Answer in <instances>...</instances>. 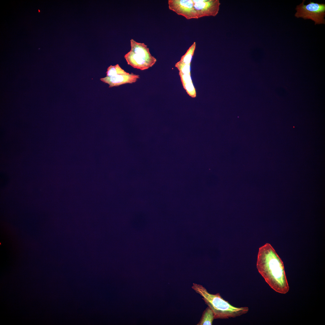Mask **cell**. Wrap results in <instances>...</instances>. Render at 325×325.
Here are the masks:
<instances>
[{
    "mask_svg": "<svg viewBox=\"0 0 325 325\" xmlns=\"http://www.w3.org/2000/svg\"><path fill=\"white\" fill-rule=\"evenodd\" d=\"M256 267L259 273L274 290L283 294L289 291L283 262L269 243L259 248Z\"/></svg>",
    "mask_w": 325,
    "mask_h": 325,
    "instance_id": "6da1fadb",
    "label": "cell"
},
{
    "mask_svg": "<svg viewBox=\"0 0 325 325\" xmlns=\"http://www.w3.org/2000/svg\"><path fill=\"white\" fill-rule=\"evenodd\" d=\"M191 288L202 296L205 303L212 310L214 319H227L240 316L247 313L248 307L234 306L224 299L218 293L212 294L209 292L202 285L193 283Z\"/></svg>",
    "mask_w": 325,
    "mask_h": 325,
    "instance_id": "7a4b0ae2",
    "label": "cell"
},
{
    "mask_svg": "<svg viewBox=\"0 0 325 325\" xmlns=\"http://www.w3.org/2000/svg\"><path fill=\"white\" fill-rule=\"evenodd\" d=\"M305 0H303L302 3L296 6L295 16L297 18L311 19L314 21L315 25L324 24L325 4L310 1L308 4L305 5Z\"/></svg>",
    "mask_w": 325,
    "mask_h": 325,
    "instance_id": "3957f363",
    "label": "cell"
},
{
    "mask_svg": "<svg viewBox=\"0 0 325 325\" xmlns=\"http://www.w3.org/2000/svg\"><path fill=\"white\" fill-rule=\"evenodd\" d=\"M170 10L188 20L197 19L193 0H169Z\"/></svg>",
    "mask_w": 325,
    "mask_h": 325,
    "instance_id": "277c9868",
    "label": "cell"
},
{
    "mask_svg": "<svg viewBox=\"0 0 325 325\" xmlns=\"http://www.w3.org/2000/svg\"><path fill=\"white\" fill-rule=\"evenodd\" d=\"M197 19L206 16H215L220 3L218 0H193Z\"/></svg>",
    "mask_w": 325,
    "mask_h": 325,
    "instance_id": "5b68a950",
    "label": "cell"
},
{
    "mask_svg": "<svg viewBox=\"0 0 325 325\" xmlns=\"http://www.w3.org/2000/svg\"><path fill=\"white\" fill-rule=\"evenodd\" d=\"M124 58L128 65L141 70L152 67L156 62L148 60L143 54L135 53L131 50L124 55Z\"/></svg>",
    "mask_w": 325,
    "mask_h": 325,
    "instance_id": "8992f818",
    "label": "cell"
},
{
    "mask_svg": "<svg viewBox=\"0 0 325 325\" xmlns=\"http://www.w3.org/2000/svg\"><path fill=\"white\" fill-rule=\"evenodd\" d=\"M140 78V76L131 73L128 75H117L110 77L106 76L100 79L102 82L109 85V88L118 86L127 83L136 82Z\"/></svg>",
    "mask_w": 325,
    "mask_h": 325,
    "instance_id": "52a82bcc",
    "label": "cell"
},
{
    "mask_svg": "<svg viewBox=\"0 0 325 325\" xmlns=\"http://www.w3.org/2000/svg\"><path fill=\"white\" fill-rule=\"evenodd\" d=\"M214 319V313L212 310L207 307L204 311L202 317L197 325H211Z\"/></svg>",
    "mask_w": 325,
    "mask_h": 325,
    "instance_id": "ba28073f",
    "label": "cell"
},
{
    "mask_svg": "<svg viewBox=\"0 0 325 325\" xmlns=\"http://www.w3.org/2000/svg\"><path fill=\"white\" fill-rule=\"evenodd\" d=\"M106 74L107 76L109 77L117 75H128L130 74L122 69L118 64L114 66L110 65L109 67Z\"/></svg>",
    "mask_w": 325,
    "mask_h": 325,
    "instance_id": "9c48e42d",
    "label": "cell"
},
{
    "mask_svg": "<svg viewBox=\"0 0 325 325\" xmlns=\"http://www.w3.org/2000/svg\"><path fill=\"white\" fill-rule=\"evenodd\" d=\"M196 47V43L194 42L187 50L185 54L182 56L180 61L186 64L191 63Z\"/></svg>",
    "mask_w": 325,
    "mask_h": 325,
    "instance_id": "30bf717a",
    "label": "cell"
},
{
    "mask_svg": "<svg viewBox=\"0 0 325 325\" xmlns=\"http://www.w3.org/2000/svg\"><path fill=\"white\" fill-rule=\"evenodd\" d=\"M179 73L184 74H190V64H186L179 61L175 64Z\"/></svg>",
    "mask_w": 325,
    "mask_h": 325,
    "instance_id": "8fae6325",
    "label": "cell"
},
{
    "mask_svg": "<svg viewBox=\"0 0 325 325\" xmlns=\"http://www.w3.org/2000/svg\"><path fill=\"white\" fill-rule=\"evenodd\" d=\"M187 94L191 97L194 98L196 96V89L193 82H189L182 84Z\"/></svg>",
    "mask_w": 325,
    "mask_h": 325,
    "instance_id": "7c38bea8",
    "label": "cell"
},
{
    "mask_svg": "<svg viewBox=\"0 0 325 325\" xmlns=\"http://www.w3.org/2000/svg\"><path fill=\"white\" fill-rule=\"evenodd\" d=\"M179 75L182 84L189 82H192L190 74H184L179 72Z\"/></svg>",
    "mask_w": 325,
    "mask_h": 325,
    "instance_id": "4fadbf2b",
    "label": "cell"
}]
</instances>
